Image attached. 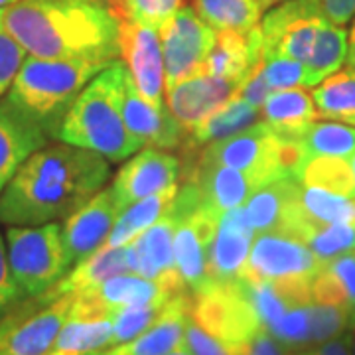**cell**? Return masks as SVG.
Masks as SVG:
<instances>
[{
	"instance_id": "obj_35",
	"label": "cell",
	"mask_w": 355,
	"mask_h": 355,
	"mask_svg": "<svg viewBox=\"0 0 355 355\" xmlns=\"http://www.w3.org/2000/svg\"><path fill=\"white\" fill-rule=\"evenodd\" d=\"M306 245L320 261L328 263L343 253L355 251V225L354 223H330L316 227L308 237Z\"/></svg>"
},
{
	"instance_id": "obj_30",
	"label": "cell",
	"mask_w": 355,
	"mask_h": 355,
	"mask_svg": "<svg viewBox=\"0 0 355 355\" xmlns=\"http://www.w3.org/2000/svg\"><path fill=\"white\" fill-rule=\"evenodd\" d=\"M318 116L347 121L355 116V71L343 69L331 73L312 91Z\"/></svg>"
},
{
	"instance_id": "obj_31",
	"label": "cell",
	"mask_w": 355,
	"mask_h": 355,
	"mask_svg": "<svg viewBox=\"0 0 355 355\" xmlns=\"http://www.w3.org/2000/svg\"><path fill=\"white\" fill-rule=\"evenodd\" d=\"M298 205L306 219L314 225H330V223H354L355 200L340 196L322 188H308L300 184Z\"/></svg>"
},
{
	"instance_id": "obj_48",
	"label": "cell",
	"mask_w": 355,
	"mask_h": 355,
	"mask_svg": "<svg viewBox=\"0 0 355 355\" xmlns=\"http://www.w3.org/2000/svg\"><path fill=\"white\" fill-rule=\"evenodd\" d=\"M166 355H193V354H191V349L188 347L186 340H182V342L178 343V345L174 347V349H172V352H168Z\"/></svg>"
},
{
	"instance_id": "obj_20",
	"label": "cell",
	"mask_w": 355,
	"mask_h": 355,
	"mask_svg": "<svg viewBox=\"0 0 355 355\" xmlns=\"http://www.w3.org/2000/svg\"><path fill=\"white\" fill-rule=\"evenodd\" d=\"M48 135L12 107L0 101V191L32 154L48 144Z\"/></svg>"
},
{
	"instance_id": "obj_9",
	"label": "cell",
	"mask_w": 355,
	"mask_h": 355,
	"mask_svg": "<svg viewBox=\"0 0 355 355\" xmlns=\"http://www.w3.org/2000/svg\"><path fill=\"white\" fill-rule=\"evenodd\" d=\"M158 34L164 53L166 87L200 73L217 36L216 30L190 6H180L178 12L158 28Z\"/></svg>"
},
{
	"instance_id": "obj_46",
	"label": "cell",
	"mask_w": 355,
	"mask_h": 355,
	"mask_svg": "<svg viewBox=\"0 0 355 355\" xmlns=\"http://www.w3.org/2000/svg\"><path fill=\"white\" fill-rule=\"evenodd\" d=\"M288 349L280 345L266 330H261L247 347V355H286Z\"/></svg>"
},
{
	"instance_id": "obj_50",
	"label": "cell",
	"mask_w": 355,
	"mask_h": 355,
	"mask_svg": "<svg viewBox=\"0 0 355 355\" xmlns=\"http://www.w3.org/2000/svg\"><path fill=\"white\" fill-rule=\"evenodd\" d=\"M263 2V8H266V6H272V4H277L279 0H261Z\"/></svg>"
},
{
	"instance_id": "obj_14",
	"label": "cell",
	"mask_w": 355,
	"mask_h": 355,
	"mask_svg": "<svg viewBox=\"0 0 355 355\" xmlns=\"http://www.w3.org/2000/svg\"><path fill=\"white\" fill-rule=\"evenodd\" d=\"M241 87L243 81L211 76L202 69L200 73L188 77L172 87H166V101L170 113L176 116L186 132H190L207 114L239 95Z\"/></svg>"
},
{
	"instance_id": "obj_12",
	"label": "cell",
	"mask_w": 355,
	"mask_h": 355,
	"mask_svg": "<svg viewBox=\"0 0 355 355\" xmlns=\"http://www.w3.org/2000/svg\"><path fill=\"white\" fill-rule=\"evenodd\" d=\"M180 156L164 153L162 148H144L125 162L116 172L111 190L119 211L142 198L178 186L180 180Z\"/></svg>"
},
{
	"instance_id": "obj_40",
	"label": "cell",
	"mask_w": 355,
	"mask_h": 355,
	"mask_svg": "<svg viewBox=\"0 0 355 355\" xmlns=\"http://www.w3.org/2000/svg\"><path fill=\"white\" fill-rule=\"evenodd\" d=\"M310 296H312V302H318V304L342 306L349 310V298L343 288L342 280L331 272L328 265L322 266L314 275V279L310 282Z\"/></svg>"
},
{
	"instance_id": "obj_39",
	"label": "cell",
	"mask_w": 355,
	"mask_h": 355,
	"mask_svg": "<svg viewBox=\"0 0 355 355\" xmlns=\"http://www.w3.org/2000/svg\"><path fill=\"white\" fill-rule=\"evenodd\" d=\"M184 340H186L193 355H247V349L233 347L223 340L211 336L209 331L203 330L191 316H188V320H186Z\"/></svg>"
},
{
	"instance_id": "obj_10",
	"label": "cell",
	"mask_w": 355,
	"mask_h": 355,
	"mask_svg": "<svg viewBox=\"0 0 355 355\" xmlns=\"http://www.w3.org/2000/svg\"><path fill=\"white\" fill-rule=\"evenodd\" d=\"M324 265L298 237L286 231H266L254 237L241 280H312Z\"/></svg>"
},
{
	"instance_id": "obj_15",
	"label": "cell",
	"mask_w": 355,
	"mask_h": 355,
	"mask_svg": "<svg viewBox=\"0 0 355 355\" xmlns=\"http://www.w3.org/2000/svg\"><path fill=\"white\" fill-rule=\"evenodd\" d=\"M180 178L184 180V184H193L202 202L219 216H223L229 209L245 205L254 191L265 186L266 182H270L265 176L219 164L193 166L182 170Z\"/></svg>"
},
{
	"instance_id": "obj_24",
	"label": "cell",
	"mask_w": 355,
	"mask_h": 355,
	"mask_svg": "<svg viewBox=\"0 0 355 355\" xmlns=\"http://www.w3.org/2000/svg\"><path fill=\"white\" fill-rule=\"evenodd\" d=\"M263 121L279 132L280 137L300 140L312 123H316L318 111L314 99L304 89L292 87L272 91L261 107Z\"/></svg>"
},
{
	"instance_id": "obj_4",
	"label": "cell",
	"mask_w": 355,
	"mask_h": 355,
	"mask_svg": "<svg viewBox=\"0 0 355 355\" xmlns=\"http://www.w3.org/2000/svg\"><path fill=\"white\" fill-rule=\"evenodd\" d=\"M128 67L113 60L93 77L65 114L58 140L87 148L109 162H123L144 146L125 123Z\"/></svg>"
},
{
	"instance_id": "obj_7",
	"label": "cell",
	"mask_w": 355,
	"mask_h": 355,
	"mask_svg": "<svg viewBox=\"0 0 355 355\" xmlns=\"http://www.w3.org/2000/svg\"><path fill=\"white\" fill-rule=\"evenodd\" d=\"M190 316L203 330L239 349H247L254 336L265 330L241 280L209 282L203 291L191 294Z\"/></svg>"
},
{
	"instance_id": "obj_18",
	"label": "cell",
	"mask_w": 355,
	"mask_h": 355,
	"mask_svg": "<svg viewBox=\"0 0 355 355\" xmlns=\"http://www.w3.org/2000/svg\"><path fill=\"white\" fill-rule=\"evenodd\" d=\"M135 275L132 266V254H130V245L125 247H109L103 245L99 251L89 254L81 263H77L64 279L60 280L50 291L40 294L48 300H55L65 294H87V292L97 291L103 282H107L119 275Z\"/></svg>"
},
{
	"instance_id": "obj_13",
	"label": "cell",
	"mask_w": 355,
	"mask_h": 355,
	"mask_svg": "<svg viewBox=\"0 0 355 355\" xmlns=\"http://www.w3.org/2000/svg\"><path fill=\"white\" fill-rule=\"evenodd\" d=\"M119 214L121 211L114 203L113 190L103 188L85 205H81L76 214L65 219L62 225V237L69 270L83 259H87L89 254L99 251L103 245H107Z\"/></svg>"
},
{
	"instance_id": "obj_47",
	"label": "cell",
	"mask_w": 355,
	"mask_h": 355,
	"mask_svg": "<svg viewBox=\"0 0 355 355\" xmlns=\"http://www.w3.org/2000/svg\"><path fill=\"white\" fill-rule=\"evenodd\" d=\"M345 62H347V67L355 71V20L352 30H349V46H347V60Z\"/></svg>"
},
{
	"instance_id": "obj_41",
	"label": "cell",
	"mask_w": 355,
	"mask_h": 355,
	"mask_svg": "<svg viewBox=\"0 0 355 355\" xmlns=\"http://www.w3.org/2000/svg\"><path fill=\"white\" fill-rule=\"evenodd\" d=\"M20 298H24V296L14 280L12 268L8 263V251L0 237V320L12 310V306H16Z\"/></svg>"
},
{
	"instance_id": "obj_52",
	"label": "cell",
	"mask_w": 355,
	"mask_h": 355,
	"mask_svg": "<svg viewBox=\"0 0 355 355\" xmlns=\"http://www.w3.org/2000/svg\"><path fill=\"white\" fill-rule=\"evenodd\" d=\"M349 318H352V324H354L355 322V304H354V308H352V312H349Z\"/></svg>"
},
{
	"instance_id": "obj_27",
	"label": "cell",
	"mask_w": 355,
	"mask_h": 355,
	"mask_svg": "<svg viewBox=\"0 0 355 355\" xmlns=\"http://www.w3.org/2000/svg\"><path fill=\"white\" fill-rule=\"evenodd\" d=\"M178 186L168 188V190L154 193L148 198H142L137 203L128 205L125 211H121L116 221H114L113 231L107 239L109 247H125L132 243L140 233L154 225L166 211L172 207V203L178 196Z\"/></svg>"
},
{
	"instance_id": "obj_36",
	"label": "cell",
	"mask_w": 355,
	"mask_h": 355,
	"mask_svg": "<svg viewBox=\"0 0 355 355\" xmlns=\"http://www.w3.org/2000/svg\"><path fill=\"white\" fill-rule=\"evenodd\" d=\"M308 312H310V345L328 342L352 328L349 310L342 306L310 302Z\"/></svg>"
},
{
	"instance_id": "obj_8",
	"label": "cell",
	"mask_w": 355,
	"mask_h": 355,
	"mask_svg": "<svg viewBox=\"0 0 355 355\" xmlns=\"http://www.w3.org/2000/svg\"><path fill=\"white\" fill-rule=\"evenodd\" d=\"M73 306V294L55 300L34 296L0 320V355H44Z\"/></svg>"
},
{
	"instance_id": "obj_19",
	"label": "cell",
	"mask_w": 355,
	"mask_h": 355,
	"mask_svg": "<svg viewBox=\"0 0 355 355\" xmlns=\"http://www.w3.org/2000/svg\"><path fill=\"white\" fill-rule=\"evenodd\" d=\"M191 298L188 292L176 294L168 300L160 318L140 336L119 343L113 347H103L91 355H166L184 340L186 320L190 316Z\"/></svg>"
},
{
	"instance_id": "obj_42",
	"label": "cell",
	"mask_w": 355,
	"mask_h": 355,
	"mask_svg": "<svg viewBox=\"0 0 355 355\" xmlns=\"http://www.w3.org/2000/svg\"><path fill=\"white\" fill-rule=\"evenodd\" d=\"M272 93V89L268 87L265 79V60L254 67L251 71V76L245 79L241 91H239V97H243L247 103H251L254 107H263V103L266 101V97Z\"/></svg>"
},
{
	"instance_id": "obj_28",
	"label": "cell",
	"mask_w": 355,
	"mask_h": 355,
	"mask_svg": "<svg viewBox=\"0 0 355 355\" xmlns=\"http://www.w3.org/2000/svg\"><path fill=\"white\" fill-rule=\"evenodd\" d=\"M196 12L216 32H249L261 24V0H196Z\"/></svg>"
},
{
	"instance_id": "obj_53",
	"label": "cell",
	"mask_w": 355,
	"mask_h": 355,
	"mask_svg": "<svg viewBox=\"0 0 355 355\" xmlns=\"http://www.w3.org/2000/svg\"><path fill=\"white\" fill-rule=\"evenodd\" d=\"M352 334H354V355H355V322L352 324Z\"/></svg>"
},
{
	"instance_id": "obj_1",
	"label": "cell",
	"mask_w": 355,
	"mask_h": 355,
	"mask_svg": "<svg viewBox=\"0 0 355 355\" xmlns=\"http://www.w3.org/2000/svg\"><path fill=\"white\" fill-rule=\"evenodd\" d=\"M111 162L67 142L46 144L32 154L0 191V223L46 225L71 214L103 190Z\"/></svg>"
},
{
	"instance_id": "obj_5",
	"label": "cell",
	"mask_w": 355,
	"mask_h": 355,
	"mask_svg": "<svg viewBox=\"0 0 355 355\" xmlns=\"http://www.w3.org/2000/svg\"><path fill=\"white\" fill-rule=\"evenodd\" d=\"M111 62L105 60H44L28 55L6 93V101L50 139H58L65 114L87 83Z\"/></svg>"
},
{
	"instance_id": "obj_44",
	"label": "cell",
	"mask_w": 355,
	"mask_h": 355,
	"mask_svg": "<svg viewBox=\"0 0 355 355\" xmlns=\"http://www.w3.org/2000/svg\"><path fill=\"white\" fill-rule=\"evenodd\" d=\"M294 355H354V334H352V328L343 331L342 336H338V338H331L328 342L316 343V345H310L306 349L294 352Z\"/></svg>"
},
{
	"instance_id": "obj_16",
	"label": "cell",
	"mask_w": 355,
	"mask_h": 355,
	"mask_svg": "<svg viewBox=\"0 0 355 355\" xmlns=\"http://www.w3.org/2000/svg\"><path fill=\"white\" fill-rule=\"evenodd\" d=\"M254 237L257 233L245 216L243 205L225 211L219 219L216 237L209 249V259H207L209 282H225V284L239 282L243 279V270L247 265Z\"/></svg>"
},
{
	"instance_id": "obj_37",
	"label": "cell",
	"mask_w": 355,
	"mask_h": 355,
	"mask_svg": "<svg viewBox=\"0 0 355 355\" xmlns=\"http://www.w3.org/2000/svg\"><path fill=\"white\" fill-rule=\"evenodd\" d=\"M304 64L291 58H268L265 60V79L272 91L292 89L304 85L306 87Z\"/></svg>"
},
{
	"instance_id": "obj_45",
	"label": "cell",
	"mask_w": 355,
	"mask_h": 355,
	"mask_svg": "<svg viewBox=\"0 0 355 355\" xmlns=\"http://www.w3.org/2000/svg\"><path fill=\"white\" fill-rule=\"evenodd\" d=\"M320 6L334 24L343 26L355 18V0H320Z\"/></svg>"
},
{
	"instance_id": "obj_11",
	"label": "cell",
	"mask_w": 355,
	"mask_h": 355,
	"mask_svg": "<svg viewBox=\"0 0 355 355\" xmlns=\"http://www.w3.org/2000/svg\"><path fill=\"white\" fill-rule=\"evenodd\" d=\"M119 50L140 95L153 105H166L164 53L158 30L132 20H119Z\"/></svg>"
},
{
	"instance_id": "obj_2",
	"label": "cell",
	"mask_w": 355,
	"mask_h": 355,
	"mask_svg": "<svg viewBox=\"0 0 355 355\" xmlns=\"http://www.w3.org/2000/svg\"><path fill=\"white\" fill-rule=\"evenodd\" d=\"M0 22L28 55L44 60H105L119 50V18L103 0H18Z\"/></svg>"
},
{
	"instance_id": "obj_23",
	"label": "cell",
	"mask_w": 355,
	"mask_h": 355,
	"mask_svg": "<svg viewBox=\"0 0 355 355\" xmlns=\"http://www.w3.org/2000/svg\"><path fill=\"white\" fill-rule=\"evenodd\" d=\"M300 190V182L294 174H282L265 186H261L253 196L245 202L243 209L249 223L253 225L254 233H266V231H282L292 207L296 205Z\"/></svg>"
},
{
	"instance_id": "obj_33",
	"label": "cell",
	"mask_w": 355,
	"mask_h": 355,
	"mask_svg": "<svg viewBox=\"0 0 355 355\" xmlns=\"http://www.w3.org/2000/svg\"><path fill=\"white\" fill-rule=\"evenodd\" d=\"M168 302H153V304H139L123 308L119 312H114L111 316L113 322V334L107 347H113L119 343H125L132 338L140 336L142 331H146L154 322L160 318L162 310Z\"/></svg>"
},
{
	"instance_id": "obj_34",
	"label": "cell",
	"mask_w": 355,
	"mask_h": 355,
	"mask_svg": "<svg viewBox=\"0 0 355 355\" xmlns=\"http://www.w3.org/2000/svg\"><path fill=\"white\" fill-rule=\"evenodd\" d=\"M119 20H132L140 24L160 28L178 12L182 0H107Z\"/></svg>"
},
{
	"instance_id": "obj_55",
	"label": "cell",
	"mask_w": 355,
	"mask_h": 355,
	"mask_svg": "<svg viewBox=\"0 0 355 355\" xmlns=\"http://www.w3.org/2000/svg\"><path fill=\"white\" fill-rule=\"evenodd\" d=\"M286 355H294V354H291V352H288V354H286Z\"/></svg>"
},
{
	"instance_id": "obj_25",
	"label": "cell",
	"mask_w": 355,
	"mask_h": 355,
	"mask_svg": "<svg viewBox=\"0 0 355 355\" xmlns=\"http://www.w3.org/2000/svg\"><path fill=\"white\" fill-rule=\"evenodd\" d=\"M263 119L261 109L254 107L251 103H247L243 97L235 95L231 101H227L223 107H219L217 111L207 114L203 121H200L196 127L188 132V137L184 140V144L178 148H190L198 150L203 148L211 142L229 139L237 132H241L245 128L253 127Z\"/></svg>"
},
{
	"instance_id": "obj_22",
	"label": "cell",
	"mask_w": 355,
	"mask_h": 355,
	"mask_svg": "<svg viewBox=\"0 0 355 355\" xmlns=\"http://www.w3.org/2000/svg\"><path fill=\"white\" fill-rule=\"evenodd\" d=\"M178 221L180 216L172 203V207L154 225H150L144 233H140L135 241L128 243L135 275L156 280L178 270L174 261V237H176Z\"/></svg>"
},
{
	"instance_id": "obj_43",
	"label": "cell",
	"mask_w": 355,
	"mask_h": 355,
	"mask_svg": "<svg viewBox=\"0 0 355 355\" xmlns=\"http://www.w3.org/2000/svg\"><path fill=\"white\" fill-rule=\"evenodd\" d=\"M326 265L338 279L342 280L343 288H345L347 298H349V312H352L355 304V251L340 254V257L328 261Z\"/></svg>"
},
{
	"instance_id": "obj_6",
	"label": "cell",
	"mask_w": 355,
	"mask_h": 355,
	"mask_svg": "<svg viewBox=\"0 0 355 355\" xmlns=\"http://www.w3.org/2000/svg\"><path fill=\"white\" fill-rule=\"evenodd\" d=\"M6 251L14 280L24 298H34L69 272L62 225H8Z\"/></svg>"
},
{
	"instance_id": "obj_51",
	"label": "cell",
	"mask_w": 355,
	"mask_h": 355,
	"mask_svg": "<svg viewBox=\"0 0 355 355\" xmlns=\"http://www.w3.org/2000/svg\"><path fill=\"white\" fill-rule=\"evenodd\" d=\"M349 164H352V170H354V176H355V153L349 156Z\"/></svg>"
},
{
	"instance_id": "obj_21",
	"label": "cell",
	"mask_w": 355,
	"mask_h": 355,
	"mask_svg": "<svg viewBox=\"0 0 355 355\" xmlns=\"http://www.w3.org/2000/svg\"><path fill=\"white\" fill-rule=\"evenodd\" d=\"M263 60V34L259 24L249 32H217L216 46L207 55L203 69L211 76L245 83V79Z\"/></svg>"
},
{
	"instance_id": "obj_38",
	"label": "cell",
	"mask_w": 355,
	"mask_h": 355,
	"mask_svg": "<svg viewBox=\"0 0 355 355\" xmlns=\"http://www.w3.org/2000/svg\"><path fill=\"white\" fill-rule=\"evenodd\" d=\"M26 58L28 53L24 48L10 36V32L0 22V97L8 93Z\"/></svg>"
},
{
	"instance_id": "obj_54",
	"label": "cell",
	"mask_w": 355,
	"mask_h": 355,
	"mask_svg": "<svg viewBox=\"0 0 355 355\" xmlns=\"http://www.w3.org/2000/svg\"><path fill=\"white\" fill-rule=\"evenodd\" d=\"M345 123H349V125H354V127H355V116H352V119H347Z\"/></svg>"
},
{
	"instance_id": "obj_56",
	"label": "cell",
	"mask_w": 355,
	"mask_h": 355,
	"mask_svg": "<svg viewBox=\"0 0 355 355\" xmlns=\"http://www.w3.org/2000/svg\"><path fill=\"white\" fill-rule=\"evenodd\" d=\"M354 225H355V219H354Z\"/></svg>"
},
{
	"instance_id": "obj_29",
	"label": "cell",
	"mask_w": 355,
	"mask_h": 355,
	"mask_svg": "<svg viewBox=\"0 0 355 355\" xmlns=\"http://www.w3.org/2000/svg\"><path fill=\"white\" fill-rule=\"evenodd\" d=\"M296 178L302 186L322 188L355 200V176L352 164L338 156H308Z\"/></svg>"
},
{
	"instance_id": "obj_49",
	"label": "cell",
	"mask_w": 355,
	"mask_h": 355,
	"mask_svg": "<svg viewBox=\"0 0 355 355\" xmlns=\"http://www.w3.org/2000/svg\"><path fill=\"white\" fill-rule=\"evenodd\" d=\"M18 0H0V10L2 8H6V6H10V4H16Z\"/></svg>"
},
{
	"instance_id": "obj_32",
	"label": "cell",
	"mask_w": 355,
	"mask_h": 355,
	"mask_svg": "<svg viewBox=\"0 0 355 355\" xmlns=\"http://www.w3.org/2000/svg\"><path fill=\"white\" fill-rule=\"evenodd\" d=\"M308 156L349 158L355 153V127L342 123H312L300 139Z\"/></svg>"
},
{
	"instance_id": "obj_17",
	"label": "cell",
	"mask_w": 355,
	"mask_h": 355,
	"mask_svg": "<svg viewBox=\"0 0 355 355\" xmlns=\"http://www.w3.org/2000/svg\"><path fill=\"white\" fill-rule=\"evenodd\" d=\"M123 114L128 130L144 144L162 150L180 148L186 140V130L176 121V116L166 109V105L148 103L135 85L130 71L127 77Z\"/></svg>"
},
{
	"instance_id": "obj_3",
	"label": "cell",
	"mask_w": 355,
	"mask_h": 355,
	"mask_svg": "<svg viewBox=\"0 0 355 355\" xmlns=\"http://www.w3.org/2000/svg\"><path fill=\"white\" fill-rule=\"evenodd\" d=\"M263 58H291L306 67V87H316L347 60L349 34L326 18L320 0H284L261 20Z\"/></svg>"
},
{
	"instance_id": "obj_26",
	"label": "cell",
	"mask_w": 355,
	"mask_h": 355,
	"mask_svg": "<svg viewBox=\"0 0 355 355\" xmlns=\"http://www.w3.org/2000/svg\"><path fill=\"white\" fill-rule=\"evenodd\" d=\"M113 334L111 318L69 314L60 334L44 355H91L109 345Z\"/></svg>"
}]
</instances>
